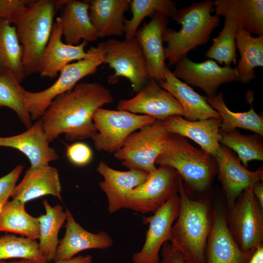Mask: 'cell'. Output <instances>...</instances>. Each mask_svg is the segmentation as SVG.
<instances>
[{"mask_svg":"<svg viewBox=\"0 0 263 263\" xmlns=\"http://www.w3.org/2000/svg\"><path fill=\"white\" fill-rule=\"evenodd\" d=\"M164 75L165 80L159 84L180 103L185 119L194 121L220 118L219 113L208 104L206 96L198 94L186 83L176 77L167 65L165 69Z\"/></svg>","mask_w":263,"mask_h":263,"instance_id":"cb8c5ba5","label":"cell"},{"mask_svg":"<svg viewBox=\"0 0 263 263\" xmlns=\"http://www.w3.org/2000/svg\"><path fill=\"white\" fill-rule=\"evenodd\" d=\"M172 73L187 84L201 89L208 97L215 96L218 88L221 85L238 81L235 68L230 66L221 67L212 60L194 62L187 55L175 64V70Z\"/></svg>","mask_w":263,"mask_h":263,"instance_id":"9a60e30c","label":"cell"},{"mask_svg":"<svg viewBox=\"0 0 263 263\" xmlns=\"http://www.w3.org/2000/svg\"><path fill=\"white\" fill-rule=\"evenodd\" d=\"M39 119L27 130L9 137H0V147L18 150L29 159L31 167L49 165L59 157L54 149L49 145Z\"/></svg>","mask_w":263,"mask_h":263,"instance_id":"7402d4cb","label":"cell"},{"mask_svg":"<svg viewBox=\"0 0 263 263\" xmlns=\"http://www.w3.org/2000/svg\"><path fill=\"white\" fill-rule=\"evenodd\" d=\"M216 14L235 22L251 34L263 35V0H216Z\"/></svg>","mask_w":263,"mask_h":263,"instance_id":"4316f807","label":"cell"},{"mask_svg":"<svg viewBox=\"0 0 263 263\" xmlns=\"http://www.w3.org/2000/svg\"><path fill=\"white\" fill-rule=\"evenodd\" d=\"M0 75L16 78L21 83L25 78L23 50L15 26L0 19Z\"/></svg>","mask_w":263,"mask_h":263,"instance_id":"83f0119b","label":"cell"},{"mask_svg":"<svg viewBox=\"0 0 263 263\" xmlns=\"http://www.w3.org/2000/svg\"><path fill=\"white\" fill-rule=\"evenodd\" d=\"M24 166H17L11 171L0 178V213L9 201Z\"/></svg>","mask_w":263,"mask_h":263,"instance_id":"f35d334b","label":"cell"},{"mask_svg":"<svg viewBox=\"0 0 263 263\" xmlns=\"http://www.w3.org/2000/svg\"><path fill=\"white\" fill-rule=\"evenodd\" d=\"M179 214L173 224L169 241L186 263H206V249L213 215L208 198L194 199L185 189L180 177Z\"/></svg>","mask_w":263,"mask_h":263,"instance_id":"7a4b0ae2","label":"cell"},{"mask_svg":"<svg viewBox=\"0 0 263 263\" xmlns=\"http://www.w3.org/2000/svg\"><path fill=\"white\" fill-rule=\"evenodd\" d=\"M171 134L162 120H156L129 135L121 148L113 153L114 157L129 169H138L151 174L156 170L155 161Z\"/></svg>","mask_w":263,"mask_h":263,"instance_id":"8992f818","label":"cell"},{"mask_svg":"<svg viewBox=\"0 0 263 263\" xmlns=\"http://www.w3.org/2000/svg\"><path fill=\"white\" fill-rule=\"evenodd\" d=\"M263 210L254 196L252 187L244 189L232 206L226 208L229 230L244 252L263 246Z\"/></svg>","mask_w":263,"mask_h":263,"instance_id":"30bf717a","label":"cell"},{"mask_svg":"<svg viewBox=\"0 0 263 263\" xmlns=\"http://www.w3.org/2000/svg\"><path fill=\"white\" fill-rule=\"evenodd\" d=\"M98 46L102 51L104 63L114 70L109 77L110 83H115L118 77H125L137 93L148 81L144 54L135 37L123 40L110 38Z\"/></svg>","mask_w":263,"mask_h":263,"instance_id":"ba28073f","label":"cell"},{"mask_svg":"<svg viewBox=\"0 0 263 263\" xmlns=\"http://www.w3.org/2000/svg\"><path fill=\"white\" fill-rule=\"evenodd\" d=\"M26 92L16 78L0 75V108L6 107L13 110L28 129L33 124L26 102Z\"/></svg>","mask_w":263,"mask_h":263,"instance_id":"836d02e7","label":"cell"},{"mask_svg":"<svg viewBox=\"0 0 263 263\" xmlns=\"http://www.w3.org/2000/svg\"><path fill=\"white\" fill-rule=\"evenodd\" d=\"M214 1L195 2L188 6L177 10L172 18L181 28L176 31L167 28L163 35L166 59L169 65L175 64L191 50L205 44L213 30L219 24V16L212 15Z\"/></svg>","mask_w":263,"mask_h":263,"instance_id":"277c9868","label":"cell"},{"mask_svg":"<svg viewBox=\"0 0 263 263\" xmlns=\"http://www.w3.org/2000/svg\"><path fill=\"white\" fill-rule=\"evenodd\" d=\"M220 142L236 151L244 167H247L248 162L251 160H263V144L261 135L243 134L236 130L228 132H220Z\"/></svg>","mask_w":263,"mask_h":263,"instance_id":"d590c367","label":"cell"},{"mask_svg":"<svg viewBox=\"0 0 263 263\" xmlns=\"http://www.w3.org/2000/svg\"><path fill=\"white\" fill-rule=\"evenodd\" d=\"M179 207L177 194L155 211L153 215L143 217V223L149 224V228L142 249L132 256V263H160V250L163 244L169 241L171 228L178 217Z\"/></svg>","mask_w":263,"mask_h":263,"instance_id":"4fadbf2b","label":"cell"},{"mask_svg":"<svg viewBox=\"0 0 263 263\" xmlns=\"http://www.w3.org/2000/svg\"><path fill=\"white\" fill-rule=\"evenodd\" d=\"M117 109L142 113L162 121L170 116H184L183 107L179 101L161 88L159 82L151 78L134 97L120 100Z\"/></svg>","mask_w":263,"mask_h":263,"instance_id":"5bb4252c","label":"cell"},{"mask_svg":"<svg viewBox=\"0 0 263 263\" xmlns=\"http://www.w3.org/2000/svg\"><path fill=\"white\" fill-rule=\"evenodd\" d=\"M161 251L160 263H186L180 252L169 242L163 244Z\"/></svg>","mask_w":263,"mask_h":263,"instance_id":"60d3db41","label":"cell"},{"mask_svg":"<svg viewBox=\"0 0 263 263\" xmlns=\"http://www.w3.org/2000/svg\"><path fill=\"white\" fill-rule=\"evenodd\" d=\"M93 119L96 132L91 138L95 149L113 153L121 148L135 131L156 121L154 117L147 115L102 108L95 112Z\"/></svg>","mask_w":263,"mask_h":263,"instance_id":"9c48e42d","label":"cell"},{"mask_svg":"<svg viewBox=\"0 0 263 263\" xmlns=\"http://www.w3.org/2000/svg\"><path fill=\"white\" fill-rule=\"evenodd\" d=\"M67 0H33L15 24L23 50L26 76L38 73L40 57L49 40L57 10Z\"/></svg>","mask_w":263,"mask_h":263,"instance_id":"5b68a950","label":"cell"},{"mask_svg":"<svg viewBox=\"0 0 263 263\" xmlns=\"http://www.w3.org/2000/svg\"><path fill=\"white\" fill-rule=\"evenodd\" d=\"M180 176L168 166H161L129 194L125 208L144 214L154 212L178 194Z\"/></svg>","mask_w":263,"mask_h":263,"instance_id":"8fae6325","label":"cell"},{"mask_svg":"<svg viewBox=\"0 0 263 263\" xmlns=\"http://www.w3.org/2000/svg\"><path fill=\"white\" fill-rule=\"evenodd\" d=\"M148 23L138 29L134 37L143 51L148 76L158 82L165 80L164 71L166 59L163 35L167 29L168 17L156 13Z\"/></svg>","mask_w":263,"mask_h":263,"instance_id":"e0dca14e","label":"cell"},{"mask_svg":"<svg viewBox=\"0 0 263 263\" xmlns=\"http://www.w3.org/2000/svg\"><path fill=\"white\" fill-rule=\"evenodd\" d=\"M62 26L60 17L53 24L49 40L39 60L38 73L41 77L56 78L58 73L72 61L79 60L88 55L85 51L87 42L76 45L66 44L62 40Z\"/></svg>","mask_w":263,"mask_h":263,"instance_id":"ac0fdd59","label":"cell"},{"mask_svg":"<svg viewBox=\"0 0 263 263\" xmlns=\"http://www.w3.org/2000/svg\"><path fill=\"white\" fill-rule=\"evenodd\" d=\"M155 165L175 169L188 193H207L218 173L215 157L194 147L185 137L174 133L171 134Z\"/></svg>","mask_w":263,"mask_h":263,"instance_id":"3957f363","label":"cell"},{"mask_svg":"<svg viewBox=\"0 0 263 263\" xmlns=\"http://www.w3.org/2000/svg\"><path fill=\"white\" fill-rule=\"evenodd\" d=\"M113 101L111 92L101 84L78 83L56 97L39 119L48 140L52 142L62 133L71 141L91 138L96 132L94 114Z\"/></svg>","mask_w":263,"mask_h":263,"instance_id":"6da1fadb","label":"cell"},{"mask_svg":"<svg viewBox=\"0 0 263 263\" xmlns=\"http://www.w3.org/2000/svg\"><path fill=\"white\" fill-rule=\"evenodd\" d=\"M221 118L189 121L179 115L170 116L163 121L171 133L188 137L198 144L203 150L215 157L221 145Z\"/></svg>","mask_w":263,"mask_h":263,"instance_id":"ffe728a7","label":"cell"},{"mask_svg":"<svg viewBox=\"0 0 263 263\" xmlns=\"http://www.w3.org/2000/svg\"><path fill=\"white\" fill-rule=\"evenodd\" d=\"M89 15L98 38L122 36L125 32V13L131 0H89Z\"/></svg>","mask_w":263,"mask_h":263,"instance_id":"d4e9b609","label":"cell"},{"mask_svg":"<svg viewBox=\"0 0 263 263\" xmlns=\"http://www.w3.org/2000/svg\"><path fill=\"white\" fill-rule=\"evenodd\" d=\"M66 155L72 163L82 166L88 164L91 161L93 152L87 144L76 142L67 147Z\"/></svg>","mask_w":263,"mask_h":263,"instance_id":"ab89813d","label":"cell"},{"mask_svg":"<svg viewBox=\"0 0 263 263\" xmlns=\"http://www.w3.org/2000/svg\"><path fill=\"white\" fill-rule=\"evenodd\" d=\"M248 263H263V246L256 249Z\"/></svg>","mask_w":263,"mask_h":263,"instance_id":"ee69618b","label":"cell"},{"mask_svg":"<svg viewBox=\"0 0 263 263\" xmlns=\"http://www.w3.org/2000/svg\"><path fill=\"white\" fill-rule=\"evenodd\" d=\"M33 0H0V19L15 24Z\"/></svg>","mask_w":263,"mask_h":263,"instance_id":"74e56055","label":"cell"},{"mask_svg":"<svg viewBox=\"0 0 263 263\" xmlns=\"http://www.w3.org/2000/svg\"><path fill=\"white\" fill-rule=\"evenodd\" d=\"M235 38L240 55L235 68L238 81L248 84L256 76L255 68L263 66V35L253 37L248 31L239 28Z\"/></svg>","mask_w":263,"mask_h":263,"instance_id":"f1b7e54d","label":"cell"},{"mask_svg":"<svg viewBox=\"0 0 263 263\" xmlns=\"http://www.w3.org/2000/svg\"><path fill=\"white\" fill-rule=\"evenodd\" d=\"M45 214L38 217L39 224L38 242L39 250L47 262H54L59 243V231L66 222L67 212L59 205L51 206L47 200L43 201Z\"/></svg>","mask_w":263,"mask_h":263,"instance_id":"4dcf8cb0","label":"cell"},{"mask_svg":"<svg viewBox=\"0 0 263 263\" xmlns=\"http://www.w3.org/2000/svg\"><path fill=\"white\" fill-rule=\"evenodd\" d=\"M206 100L211 107L219 114L222 122L220 132H228L236 128H243L263 135V116L255 111L252 103L253 97L248 95V100L251 104L250 109L244 113H235L226 106L224 99V94L220 93L212 97L206 96Z\"/></svg>","mask_w":263,"mask_h":263,"instance_id":"f546056e","label":"cell"},{"mask_svg":"<svg viewBox=\"0 0 263 263\" xmlns=\"http://www.w3.org/2000/svg\"><path fill=\"white\" fill-rule=\"evenodd\" d=\"M213 215L206 249V263H248L256 250L243 251L227 226L224 198H213Z\"/></svg>","mask_w":263,"mask_h":263,"instance_id":"7c38bea8","label":"cell"},{"mask_svg":"<svg viewBox=\"0 0 263 263\" xmlns=\"http://www.w3.org/2000/svg\"><path fill=\"white\" fill-rule=\"evenodd\" d=\"M215 157L226 208L232 206L244 189L263 180L262 167L255 171L248 170L242 165L239 158L224 145H221Z\"/></svg>","mask_w":263,"mask_h":263,"instance_id":"2e32d148","label":"cell"},{"mask_svg":"<svg viewBox=\"0 0 263 263\" xmlns=\"http://www.w3.org/2000/svg\"><path fill=\"white\" fill-rule=\"evenodd\" d=\"M0 263H32L31 262L26 260H20L15 261H6L5 260H0Z\"/></svg>","mask_w":263,"mask_h":263,"instance_id":"f6af8a7d","label":"cell"},{"mask_svg":"<svg viewBox=\"0 0 263 263\" xmlns=\"http://www.w3.org/2000/svg\"><path fill=\"white\" fill-rule=\"evenodd\" d=\"M130 8L132 17L125 22V39L134 37L139 25L146 17L160 13L173 18L177 11L175 2L170 0H132Z\"/></svg>","mask_w":263,"mask_h":263,"instance_id":"d6a6232c","label":"cell"},{"mask_svg":"<svg viewBox=\"0 0 263 263\" xmlns=\"http://www.w3.org/2000/svg\"><path fill=\"white\" fill-rule=\"evenodd\" d=\"M61 185L57 169L49 165L30 167L15 187L12 200L26 203L46 195L61 200Z\"/></svg>","mask_w":263,"mask_h":263,"instance_id":"603a6c76","label":"cell"},{"mask_svg":"<svg viewBox=\"0 0 263 263\" xmlns=\"http://www.w3.org/2000/svg\"><path fill=\"white\" fill-rule=\"evenodd\" d=\"M66 211V231L59 241L54 261L70 259L83 250L106 249L113 245V240L108 232L93 233L86 230L75 221L69 210Z\"/></svg>","mask_w":263,"mask_h":263,"instance_id":"44dd1931","label":"cell"},{"mask_svg":"<svg viewBox=\"0 0 263 263\" xmlns=\"http://www.w3.org/2000/svg\"><path fill=\"white\" fill-rule=\"evenodd\" d=\"M87 53L86 57L64 67L49 87L37 92L26 91V102L32 120L39 119L56 97L71 90L80 80L96 73L104 63L103 53L98 46L90 47Z\"/></svg>","mask_w":263,"mask_h":263,"instance_id":"52a82bcc","label":"cell"},{"mask_svg":"<svg viewBox=\"0 0 263 263\" xmlns=\"http://www.w3.org/2000/svg\"><path fill=\"white\" fill-rule=\"evenodd\" d=\"M239 27L230 19H225L224 26L218 36L213 39L212 45L206 52V56L216 60L220 64L230 66L236 63L235 36Z\"/></svg>","mask_w":263,"mask_h":263,"instance_id":"8d00e7d4","label":"cell"},{"mask_svg":"<svg viewBox=\"0 0 263 263\" xmlns=\"http://www.w3.org/2000/svg\"><path fill=\"white\" fill-rule=\"evenodd\" d=\"M96 170L103 177L99 186L106 195L108 210L110 213L125 208L129 194L144 183L150 175L138 169L118 170L111 168L103 161L99 162Z\"/></svg>","mask_w":263,"mask_h":263,"instance_id":"d6986e66","label":"cell"},{"mask_svg":"<svg viewBox=\"0 0 263 263\" xmlns=\"http://www.w3.org/2000/svg\"><path fill=\"white\" fill-rule=\"evenodd\" d=\"M254 196L260 207L263 209V182H259L252 187Z\"/></svg>","mask_w":263,"mask_h":263,"instance_id":"7bdbcfd3","label":"cell"},{"mask_svg":"<svg viewBox=\"0 0 263 263\" xmlns=\"http://www.w3.org/2000/svg\"><path fill=\"white\" fill-rule=\"evenodd\" d=\"M93 257L90 255L75 256L72 258L61 261H55L53 263H92Z\"/></svg>","mask_w":263,"mask_h":263,"instance_id":"b9f144b4","label":"cell"},{"mask_svg":"<svg viewBox=\"0 0 263 263\" xmlns=\"http://www.w3.org/2000/svg\"><path fill=\"white\" fill-rule=\"evenodd\" d=\"M60 17L64 42L76 45L81 40L93 42L98 38L89 15L87 0H67Z\"/></svg>","mask_w":263,"mask_h":263,"instance_id":"484cf974","label":"cell"},{"mask_svg":"<svg viewBox=\"0 0 263 263\" xmlns=\"http://www.w3.org/2000/svg\"><path fill=\"white\" fill-rule=\"evenodd\" d=\"M25 203L8 201L0 213V231L20 235L31 239H38L39 224L38 217L30 215Z\"/></svg>","mask_w":263,"mask_h":263,"instance_id":"1f68e13d","label":"cell"},{"mask_svg":"<svg viewBox=\"0 0 263 263\" xmlns=\"http://www.w3.org/2000/svg\"><path fill=\"white\" fill-rule=\"evenodd\" d=\"M20 259L32 263H48L36 240L6 234L0 237V260Z\"/></svg>","mask_w":263,"mask_h":263,"instance_id":"e575fe53","label":"cell"}]
</instances>
